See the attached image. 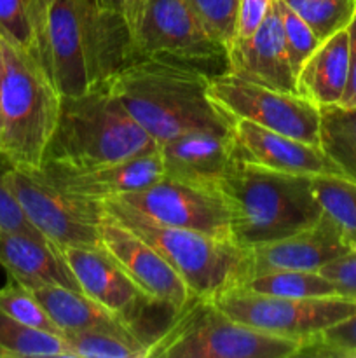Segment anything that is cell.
<instances>
[{
	"label": "cell",
	"instance_id": "cell-30",
	"mask_svg": "<svg viewBox=\"0 0 356 358\" xmlns=\"http://www.w3.org/2000/svg\"><path fill=\"white\" fill-rule=\"evenodd\" d=\"M0 38L37 58L31 0H0Z\"/></svg>",
	"mask_w": 356,
	"mask_h": 358
},
{
	"label": "cell",
	"instance_id": "cell-28",
	"mask_svg": "<svg viewBox=\"0 0 356 358\" xmlns=\"http://www.w3.org/2000/svg\"><path fill=\"white\" fill-rule=\"evenodd\" d=\"M285 2L309 24L320 42L348 28L356 14V0H285Z\"/></svg>",
	"mask_w": 356,
	"mask_h": 358
},
{
	"label": "cell",
	"instance_id": "cell-23",
	"mask_svg": "<svg viewBox=\"0 0 356 358\" xmlns=\"http://www.w3.org/2000/svg\"><path fill=\"white\" fill-rule=\"evenodd\" d=\"M320 147L342 175L356 182V108L321 107Z\"/></svg>",
	"mask_w": 356,
	"mask_h": 358
},
{
	"label": "cell",
	"instance_id": "cell-12",
	"mask_svg": "<svg viewBox=\"0 0 356 358\" xmlns=\"http://www.w3.org/2000/svg\"><path fill=\"white\" fill-rule=\"evenodd\" d=\"M213 303L241 324L302 341L356 313V301L339 294L293 299L234 289L213 299Z\"/></svg>",
	"mask_w": 356,
	"mask_h": 358
},
{
	"label": "cell",
	"instance_id": "cell-14",
	"mask_svg": "<svg viewBox=\"0 0 356 358\" xmlns=\"http://www.w3.org/2000/svg\"><path fill=\"white\" fill-rule=\"evenodd\" d=\"M101 247L121 264L126 275L152 299L166 303L181 313L194 303V294L171 268L170 262L140 234L105 212L100 227Z\"/></svg>",
	"mask_w": 356,
	"mask_h": 358
},
{
	"label": "cell",
	"instance_id": "cell-39",
	"mask_svg": "<svg viewBox=\"0 0 356 358\" xmlns=\"http://www.w3.org/2000/svg\"><path fill=\"white\" fill-rule=\"evenodd\" d=\"M2 77H3V62H2V55H0V87H2Z\"/></svg>",
	"mask_w": 356,
	"mask_h": 358
},
{
	"label": "cell",
	"instance_id": "cell-5",
	"mask_svg": "<svg viewBox=\"0 0 356 358\" xmlns=\"http://www.w3.org/2000/svg\"><path fill=\"white\" fill-rule=\"evenodd\" d=\"M3 62L0 87V161L37 171L44 164L59 114L61 94L42 63L0 38Z\"/></svg>",
	"mask_w": 356,
	"mask_h": 358
},
{
	"label": "cell",
	"instance_id": "cell-37",
	"mask_svg": "<svg viewBox=\"0 0 356 358\" xmlns=\"http://www.w3.org/2000/svg\"><path fill=\"white\" fill-rule=\"evenodd\" d=\"M145 2L147 0H96L100 9L107 10V13H112V14H117L119 17L124 20V23L128 24L129 31H131L133 41H135L136 28H138L140 17H142Z\"/></svg>",
	"mask_w": 356,
	"mask_h": 358
},
{
	"label": "cell",
	"instance_id": "cell-21",
	"mask_svg": "<svg viewBox=\"0 0 356 358\" xmlns=\"http://www.w3.org/2000/svg\"><path fill=\"white\" fill-rule=\"evenodd\" d=\"M349 34L348 28L320 42L297 72V94L316 107L341 105L348 87Z\"/></svg>",
	"mask_w": 356,
	"mask_h": 358
},
{
	"label": "cell",
	"instance_id": "cell-19",
	"mask_svg": "<svg viewBox=\"0 0 356 358\" xmlns=\"http://www.w3.org/2000/svg\"><path fill=\"white\" fill-rule=\"evenodd\" d=\"M355 247L339 224L323 212L321 219L307 229L251 248L253 273L272 269L320 271L328 262L348 254Z\"/></svg>",
	"mask_w": 356,
	"mask_h": 358
},
{
	"label": "cell",
	"instance_id": "cell-25",
	"mask_svg": "<svg viewBox=\"0 0 356 358\" xmlns=\"http://www.w3.org/2000/svg\"><path fill=\"white\" fill-rule=\"evenodd\" d=\"M0 357L70 358L61 336L24 325L0 310Z\"/></svg>",
	"mask_w": 356,
	"mask_h": 358
},
{
	"label": "cell",
	"instance_id": "cell-13",
	"mask_svg": "<svg viewBox=\"0 0 356 358\" xmlns=\"http://www.w3.org/2000/svg\"><path fill=\"white\" fill-rule=\"evenodd\" d=\"M115 199L159 224L232 240L230 210L218 189L199 187L164 177L142 191L128 192Z\"/></svg>",
	"mask_w": 356,
	"mask_h": 358
},
{
	"label": "cell",
	"instance_id": "cell-8",
	"mask_svg": "<svg viewBox=\"0 0 356 358\" xmlns=\"http://www.w3.org/2000/svg\"><path fill=\"white\" fill-rule=\"evenodd\" d=\"M63 257L80 290L117 315L147 348H150L180 315V311L170 304L142 292L103 247H68L63 250Z\"/></svg>",
	"mask_w": 356,
	"mask_h": 358
},
{
	"label": "cell",
	"instance_id": "cell-11",
	"mask_svg": "<svg viewBox=\"0 0 356 358\" xmlns=\"http://www.w3.org/2000/svg\"><path fill=\"white\" fill-rule=\"evenodd\" d=\"M208 96L230 121L253 124L320 145L321 110L300 94L283 93L229 72L209 76Z\"/></svg>",
	"mask_w": 356,
	"mask_h": 358
},
{
	"label": "cell",
	"instance_id": "cell-27",
	"mask_svg": "<svg viewBox=\"0 0 356 358\" xmlns=\"http://www.w3.org/2000/svg\"><path fill=\"white\" fill-rule=\"evenodd\" d=\"M313 189L323 212L356 245V182L344 175H318Z\"/></svg>",
	"mask_w": 356,
	"mask_h": 358
},
{
	"label": "cell",
	"instance_id": "cell-10",
	"mask_svg": "<svg viewBox=\"0 0 356 358\" xmlns=\"http://www.w3.org/2000/svg\"><path fill=\"white\" fill-rule=\"evenodd\" d=\"M135 49L138 56L171 59L209 76L227 69V49L206 30L188 0H147Z\"/></svg>",
	"mask_w": 356,
	"mask_h": 358
},
{
	"label": "cell",
	"instance_id": "cell-3",
	"mask_svg": "<svg viewBox=\"0 0 356 358\" xmlns=\"http://www.w3.org/2000/svg\"><path fill=\"white\" fill-rule=\"evenodd\" d=\"M156 149L152 136L128 114L108 84H103L86 93L61 94L58 122L42 168L82 170Z\"/></svg>",
	"mask_w": 356,
	"mask_h": 358
},
{
	"label": "cell",
	"instance_id": "cell-17",
	"mask_svg": "<svg viewBox=\"0 0 356 358\" xmlns=\"http://www.w3.org/2000/svg\"><path fill=\"white\" fill-rule=\"evenodd\" d=\"M164 177L206 189H218L236 166L230 131H192L157 145Z\"/></svg>",
	"mask_w": 356,
	"mask_h": 358
},
{
	"label": "cell",
	"instance_id": "cell-36",
	"mask_svg": "<svg viewBox=\"0 0 356 358\" xmlns=\"http://www.w3.org/2000/svg\"><path fill=\"white\" fill-rule=\"evenodd\" d=\"M274 0H239L234 41H244L262 24ZM232 41V42H234Z\"/></svg>",
	"mask_w": 356,
	"mask_h": 358
},
{
	"label": "cell",
	"instance_id": "cell-35",
	"mask_svg": "<svg viewBox=\"0 0 356 358\" xmlns=\"http://www.w3.org/2000/svg\"><path fill=\"white\" fill-rule=\"evenodd\" d=\"M335 287L339 296L356 301V247L320 269Z\"/></svg>",
	"mask_w": 356,
	"mask_h": 358
},
{
	"label": "cell",
	"instance_id": "cell-29",
	"mask_svg": "<svg viewBox=\"0 0 356 358\" xmlns=\"http://www.w3.org/2000/svg\"><path fill=\"white\" fill-rule=\"evenodd\" d=\"M0 310L6 311L7 315L16 318L21 324L63 338V332L52 322V318L49 317V313L42 306L40 301L35 297V294L30 289H27V287L14 282V280L9 285L0 289Z\"/></svg>",
	"mask_w": 356,
	"mask_h": 358
},
{
	"label": "cell",
	"instance_id": "cell-1",
	"mask_svg": "<svg viewBox=\"0 0 356 358\" xmlns=\"http://www.w3.org/2000/svg\"><path fill=\"white\" fill-rule=\"evenodd\" d=\"M37 59L59 94H80L108 83L138 58L128 24L96 0H31Z\"/></svg>",
	"mask_w": 356,
	"mask_h": 358
},
{
	"label": "cell",
	"instance_id": "cell-24",
	"mask_svg": "<svg viewBox=\"0 0 356 358\" xmlns=\"http://www.w3.org/2000/svg\"><path fill=\"white\" fill-rule=\"evenodd\" d=\"M248 292L264 296L293 297H325L335 296V287L320 271H297V269H272L264 273H251L250 278L239 287Z\"/></svg>",
	"mask_w": 356,
	"mask_h": 358
},
{
	"label": "cell",
	"instance_id": "cell-38",
	"mask_svg": "<svg viewBox=\"0 0 356 358\" xmlns=\"http://www.w3.org/2000/svg\"><path fill=\"white\" fill-rule=\"evenodd\" d=\"M349 34V76L348 87H346L344 98H342V107L356 108V14L348 27Z\"/></svg>",
	"mask_w": 356,
	"mask_h": 358
},
{
	"label": "cell",
	"instance_id": "cell-18",
	"mask_svg": "<svg viewBox=\"0 0 356 358\" xmlns=\"http://www.w3.org/2000/svg\"><path fill=\"white\" fill-rule=\"evenodd\" d=\"M40 171L47 180L63 191L96 201H107L128 192L142 191L164 178L163 157L159 149L119 163L100 164L82 170L42 168Z\"/></svg>",
	"mask_w": 356,
	"mask_h": 358
},
{
	"label": "cell",
	"instance_id": "cell-32",
	"mask_svg": "<svg viewBox=\"0 0 356 358\" xmlns=\"http://www.w3.org/2000/svg\"><path fill=\"white\" fill-rule=\"evenodd\" d=\"M274 6L281 17L283 37H285L286 52H288L290 63H292L295 73L311 56V52L320 45V38L314 35L309 24L285 2V0H274Z\"/></svg>",
	"mask_w": 356,
	"mask_h": 358
},
{
	"label": "cell",
	"instance_id": "cell-9",
	"mask_svg": "<svg viewBox=\"0 0 356 358\" xmlns=\"http://www.w3.org/2000/svg\"><path fill=\"white\" fill-rule=\"evenodd\" d=\"M3 180L31 226L56 248L101 247L100 227L105 219L103 201L66 192L44 177L40 170H20L7 164Z\"/></svg>",
	"mask_w": 356,
	"mask_h": 358
},
{
	"label": "cell",
	"instance_id": "cell-33",
	"mask_svg": "<svg viewBox=\"0 0 356 358\" xmlns=\"http://www.w3.org/2000/svg\"><path fill=\"white\" fill-rule=\"evenodd\" d=\"M188 2L212 37L229 49L236 34L239 0H188Z\"/></svg>",
	"mask_w": 356,
	"mask_h": 358
},
{
	"label": "cell",
	"instance_id": "cell-34",
	"mask_svg": "<svg viewBox=\"0 0 356 358\" xmlns=\"http://www.w3.org/2000/svg\"><path fill=\"white\" fill-rule=\"evenodd\" d=\"M6 166L7 164H3V168H0V231L24 234V236H30L35 238V240L49 243V241L31 226V222L28 220V217L24 215L23 208H21L20 201H17L16 196L13 194V191L9 189L7 182L3 180V170H6Z\"/></svg>",
	"mask_w": 356,
	"mask_h": 358
},
{
	"label": "cell",
	"instance_id": "cell-6",
	"mask_svg": "<svg viewBox=\"0 0 356 358\" xmlns=\"http://www.w3.org/2000/svg\"><path fill=\"white\" fill-rule=\"evenodd\" d=\"M105 212L152 245L181 276L195 299H216L239 289L253 273L251 248L184 227L166 226L119 199L103 201Z\"/></svg>",
	"mask_w": 356,
	"mask_h": 358
},
{
	"label": "cell",
	"instance_id": "cell-7",
	"mask_svg": "<svg viewBox=\"0 0 356 358\" xmlns=\"http://www.w3.org/2000/svg\"><path fill=\"white\" fill-rule=\"evenodd\" d=\"M302 339L269 334L234 320L213 301L194 299L149 348L159 358H290Z\"/></svg>",
	"mask_w": 356,
	"mask_h": 358
},
{
	"label": "cell",
	"instance_id": "cell-4",
	"mask_svg": "<svg viewBox=\"0 0 356 358\" xmlns=\"http://www.w3.org/2000/svg\"><path fill=\"white\" fill-rule=\"evenodd\" d=\"M218 191L230 210L232 240L241 247L283 240L323 215L313 177L281 173L237 161Z\"/></svg>",
	"mask_w": 356,
	"mask_h": 358
},
{
	"label": "cell",
	"instance_id": "cell-16",
	"mask_svg": "<svg viewBox=\"0 0 356 358\" xmlns=\"http://www.w3.org/2000/svg\"><path fill=\"white\" fill-rule=\"evenodd\" d=\"M225 72L271 90L297 94V73L286 52L281 17L274 2L250 37L229 45Z\"/></svg>",
	"mask_w": 356,
	"mask_h": 358
},
{
	"label": "cell",
	"instance_id": "cell-31",
	"mask_svg": "<svg viewBox=\"0 0 356 358\" xmlns=\"http://www.w3.org/2000/svg\"><path fill=\"white\" fill-rule=\"evenodd\" d=\"M299 357L356 358V313L307 338Z\"/></svg>",
	"mask_w": 356,
	"mask_h": 358
},
{
	"label": "cell",
	"instance_id": "cell-26",
	"mask_svg": "<svg viewBox=\"0 0 356 358\" xmlns=\"http://www.w3.org/2000/svg\"><path fill=\"white\" fill-rule=\"evenodd\" d=\"M70 358H147L149 348L131 336L107 331H79L63 334Z\"/></svg>",
	"mask_w": 356,
	"mask_h": 358
},
{
	"label": "cell",
	"instance_id": "cell-15",
	"mask_svg": "<svg viewBox=\"0 0 356 358\" xmlns=\"http://www.w3.org/2000/svg\"><path fill=\"white\" fill-rule=\"evenodd\" d=\"M230 135L234 154L241 163L306 177L342 175L337 164L321 150L320 145L300 142L244 119L232 121Z\"/></svg>",
	"mask_w": 356,
	"mask_h": 358
},
{
	"label": "cell",
	"instance_id": "cell-2",
	"mask_svg": "<svg viewBox=\"0 0 356 358\" xmlns=\"http://www.w3.org/2000/svg\"><path fill=\"white\" fill-rule=\"evenodd\" d=\"M209 73L163 58L138 56L108 79L128 114L157 145L192 131H230L232 121L209 100Z\"/></svg>",
	"mask_w": 356,
	"mask_h": 358
},
{
	"label": "cell",
	"instance_id": "cell-20",
	"mask_svg": "<svg viewBox=\"0 0 356 358\" xmlns=\"http://www.w3.org/2000/svg\"><path fill=\"white\" fill-rule=\"evenodd\" d=\"M0 266L10 280L30 290L51 285L80 290L63 252L24 234L0 231Z\"/></svg>",
	"mask_w": 356,
	"mask_h": 358
},
{
	"label": "cell",
	"instance_id": "cell-22",
	"mask_svg": "<svg viewBox=\"0 0 356 358\" xmlns=\"http://www.w3.org/2000/svg\"><path fill=\"white\" fill-rule=\"evenodd\" d=\"M31 292L40 301V304L63 334L79 331H107L136 338L117 315H114L80 290L51 285L35 289Z\"/></svg>",
	"mask_w": 356,
	"mask_h": 358
}]
</instances>
